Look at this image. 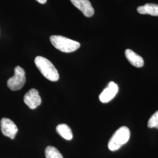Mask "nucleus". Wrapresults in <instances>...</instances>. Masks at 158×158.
<instances>
[{"mask_svg": "<svg viewBox=\"0 0 158 158\" xmlns=\"http://www.w3.org/2000/svg\"><path fill=\"white\" fill-rule=\"evenodd\" d=\"M26 82L25 72L23 68L18 66L14 69V75L7 81L8 87L12 91L19 90Z\"/></svg>", "mask_w": 158, "mask_h": 158, "instance_id": "4", "label": "nucleus"}, {"mask_svg": "<svg viewBox=\"0 0 158 158\" xmlns=\"http://www.w3.org/2000/svg\"><path fill=\"white\" fill-rule=\"evenodd\" d=\"M131 132L127 127H121L117 130L110 139L108 147L110 151H115L118 150L129 141Z\"/></svg>", "mask_w": 158, "mask_h": 158, "instance_id": "3", "label": "nucleus"}, {"mask_svg": "<svg viewBox=\"0 0 158 158\" xmlns=\"http://www.w3.org/2000/svg\"><path fill=\"white\" fill-rule=\"evenodd\" d=\"M36 1H38L40 4H45L47 1V0H36Z\"/></svg>", "mask_w": 158, "mask_h": 158, "instance_id": "14", "label": "nucleus"}, {"mask_svg": "<svg viewBox=\"0 0 158 158\" xmlns=\"http://www.w3.org/2000/svg\"><path fill=\"white\" fill-rule=\"evenodd\" d=\"M1 130L4 135L14 139L17 134L18 128L11 119L3 118L1 120Z\"/></svg>", "mask_w": 158, "mask_h": 158, "instance_id": "5", "label": "nucleus"}, {"mask_svg": "<svg viewBox=\"0 0 158 158\" xmlns=\"http://www.w3.org/2000/svg\"><path fill=\"white\" fill-rule=\"evenodd\" d=\"M148 127L150 128H155L158 129V111L154 113L149 119Z\"/></svg>", "mask_w": 158, "mask_h": 158, "instance_id": "13", "label": "nucleus"}, {"mask_svg": "<svg viewBox=\"0 0 158 158\" xmlns=\"http://www.w3.org/2000/svg\"><path fill=\"white\" fill-rule=\"evenodd\" d=\"M45 155L46 158H63L61 153L56 148L52 146L46 148Z\"/></svg>", "mask_w": 158, "mask_h": 158, "instance_id": "12", "label": "nucleus"}, {"mask_svg": "<svg viewBox=\"0 0 158 158\" xmlns=\"http://www.w3.org/2000/svg\"><path fill=\"white\" fill-rule=\"evenodd\" d=\"M51 43L57 49L64 53H70L77 50L80 43L60 35H52L50 37Z\"/></svg>", "mask_w": 158, "mask_h": 158, "instance_id": "2", "label": "nucleus"}, {"mask_svg": "<svg viewBox=\"0 0 158 158\" xmlns=\"http://www.w3.org/2000/svg\"><path fill=\"white\" fill-rule=\"evenodd\" d=\"M35 63L43 76L52 81H56L59 79V74L55 66L45 57L37 56Z\"/></svg>", "mask_w": 158, "mask_h": 158, "instance_id": "1", "label": "nucleus"}, {"mask_svg": "<svg viewBox=\"0 0 158 158\" xmlns=\"http://www.w3.org/2000/svg\"><path fill=\"white\" fill-rule=\"evenodd\" d=\"M72 3L80 10L85 17H91L94 14V10L89 0H70Z\"/></svg>", "mask_w": 158, "mask_h": 158, "instance_id": "8", "label": "nucleus"}, {"mask_svg": "<svg viewBox=\"0 0 158 158\" xmlns=\"http://www.w3.org/2000/svg\"><path fill=\"white\" fill-rule=\"evenodd\" d=\"M125 57L129 62L136 68H141L144 64V60L141 56L136 54L131 49H127L125 51Z\"/></svg>", "mask_w": 158, "mask_h": 158, "instance_id": "9", "label": "nucleus"}, {"mask_svg": "<svg viewBox=\"0 0 158 158\" xmlns=\"http://www.w3.org/2000/svg\"><path fill=\"white\" fill-rule=\"evenodd\" d=\"M118 91V85L113 81H111L110 83H109L107 87L103 90L99 96L100 102L103 103H107L110 102L116 96Z\"/></svg>", "mask_w": 158, "mask_h": 158, "instance_id": "7", "label": "nucleus"}, {"mask_svg": "<svg viewBox=\"0 0 158 158\" xmlns=\"http://www.w3.org/2000/svg\"><path fill=\"white\" fill-rule=\"evenodd\" d=\"M57 132L66 140L70 141L73 138V133L70 128L65 124L58 125L56 127Z\"/></svg>", "mask_w": 158, "mask_h": 158, "instance_id": "11", "label": "nucleus"}, {"mask_svg": "<svg viewBox=\"0 0 158 158\" xmlns=\"http://www.w3.org/2000/svg\"><path fill=\"white\" fill-rule=\"evenodd\" d=\"M137 11L141 14L158 16V5L155 4H146L145 6L138 7Z\"/></svg>", "mask_w": 158, "mask_h": 158, "instance_id": "10", "label": "nucleus"}, {"mask_svg": "<svg viewBox=\"0 0 158 158\" xmlns=\"http://www.w3.org/2000/svg\"><path fill=\"white\" fill-rule=\"evenodd\" d=\"M23 101L31 109H35L40 106L42 102V99L38 91L32 89L25 94Z\"/></svg>", "mask_w": 158, "mask_h": 158, "instance_id": "6", "label": "nucleus"}]
</instances>
